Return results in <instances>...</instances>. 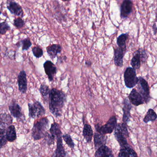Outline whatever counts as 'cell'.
<instances>
[{
  "label": "cell",
  "instance_id": "obj_1",
  "mask_svg": "<svg viewBox=\"0 0 157 157\" xmlns=\"http://www.w3.org/2000/svg\"><path fill=\"white\" fill-rule=\"evenodd\" d=\"M48 99L50 113L56 117L61 116L62 108L67 99L65 93L56 88H53L50 90Z\"/></svg>",
  "mask_w": 157,
  "mask_h": 157
},
{
  "label": "cell",
  "instance_id": "obj_2",
  "mask_svg": "<svg viewBox=\"0 0 157 157\" xmlns=\"http://www.w3.org/2000/svg\"><path fill=\"white\" fill-rule=\"evenodd\" d=\"M49 122L47 117H44L35 123L32 132L34 140H38L44 138L47 128L49 125Z\"/></svg>",
  "mask_w": 157,
  "mask_h": 157
},
{
  "label": "cell",
  "instance_id": "obj_3",
  "mask_svg": "<svg viewBox=\"0 0 157 157\" xmlns=\"http://www.w3.org/2000/svg\"><path fill=\"white\" fill-rule=\"evenodd\" d=\"M114 136L121 147L128 146L127 138L128 137V132L126 124H117L115 128Z\"/></svg>",
  "mask_w": 157,
  "mask_h": 157
},
{
  "label": "cell",
  "instance_id": "obj_4",
  "mask_svg": "<svg viewBox=\"0 0 157 157\" xmlns=\"http://www.w3.org/2000/svg\"><path fill=\"white\" fill-rule=\"evenodd\" d=\"M124 81L125 85L127 88H134L138 82V78L137 77L136 70L135 69L128 67L124 72Z\"/></svg>",
  "mask_w": 157,
  "mask_h": 157
},
{
  "label": "cell",
  "instance_id": "obj_5",
  "mask_svg": "<svg viewBox=\"0 0 157 157\" xmlns=\"http://www.w3.org/2000/svg\"><path fill=\"white\" fill-rule=\"evenodd\" d=\"M117 125V120L115 116H113L109 118L107 123L104 125L100 126L99 124L95 125L96 131L99 134L105 135L111 134L113 132Z\"/></svg>",
  "mask_w": 157,
  "mask_h": 157
},
{
  "label": "cell",
  "instance_id": "obj_6",
  "mask_svg": "<svg viewBox=\"0 0 157 157\" xmlns=\"http://www.w3.org/2000/svg\"><path fill=\"white\" fill-rule=\"evenodd\" d=\"M138 79V82L137 84V91L141 95L144 102L147 103L151 98L149 86L147 81L144 78L139 77Z\"/></svg>",
  "mask_w": 157,
  "mask_h": 157
},
{
  "label": "cell",
  "instance_id": "obj_7",
  "mask_svg": "<svg viewBox=\"0 0 157 157\" xmlns=\"http://www.w3.org/2000/svg\"><path fill=\"white\" fill-rule=\"evenodd\" d=\"M28 105L29 116L31 118H38L45 114V109L40 102L36 101L33 104L28 103Z\"/></svg>",
  "mask_w": 157,
  "mask_h": 157
},
{
  "label": "cell",
  "instance_id": "obj_8",
  "mask_svg": "<svg viewBox=\"0 0 157 157\" xmlns=\"http://www.w3.org/2000/svg\"><path fill=\"white\" fill-rule=\"evenodd\" d=\"M44 67L49 81H53L57 72L56 65L50 60H47L44 64Z\"/></svg>",
  "mask_w": 157,
  "mask_h": 157
},
{
  "label": "cell",
  "instance_id": "obj_9",
  "mask_svg": "<svg viewBox=\"0 0 157 157\" xmlns=\"http://www.w3.org/2000/svg\"><path fill=\"white\" fill-rule=\"evenodd\" d=\"M133 4L130 0H124L120 7V17L122 19L127 18L132 13Z\"/></svg>",
  "mask_w": 157,
  "mask_h": 157
},
{
  "label": "cell",
  "instance_id": "obj_10",
  "mask_svg": "<svg viewBox=\"0 0 157 157\" xmlns=\"http://www.w3.org/2000/svg\"><path fill=\"white\" fill-rule=\"evenodd\" d=\"M19 90L21 93L25 94L27 90V75L25 71H20L18 76Z\"/></svg>",
  "mask_w": 157,
  "mask_h": 157
},
{
  "label": "cell",
  "instance_id": "obj_11",
  "mask_svg": "<svg viewBox=\"0 0 157 157\" xmlns=\"http://www.w3.org/2000/svg\"><path fill=\"white\" fill-rule=\"evenodd\" d=\"M9 110L12 116L17 119H21L24 117L22 112V108L15 101H12L9 105Z\"/></svg>",
  "mask_w": 157,
  "mask_h": 157
},
{
  "label": "cell",
  "instance_id": "obj_12",
  "mask_svg": "<svg viewBox=\"0 0 157 157\" xmlns=\"http://www.w3.org/2000/svg\"><path fill=\"white\" fill-rule=\"evenodd\" d=\"M130 103L135 106H138L144 103L141 95L137 91L136 89H133L128 96Z\"/></svg>",
  "mask_w": 157,
  "mask_h": 157
},
{
  "label": "cell",
  "instance_id": "obj_13",
  "mask_svg": "<svg viewBox=\"0 0 157 157\" xmlns=\"http://www.w3.org/2000/svg\"><path fill=\"white\" fill-rule=\"evenodd\" d=\"M7 8L12 14L21 17L23 16V10L19 3L13 1L9 2Z\"/></svg>",
  "mask_w": 157,
  "mask_h": 157
},
{
  "label": "cell",
  "instance_id": "obj_14",
  "mask_svg": "<svg viewBox=\"0 0 157 157\" xmlns=\"http://www.w3.org/2000/svg\"><path fill=\"white\" fill-rule=\"evenodd\" d=\"M123 104H124L123 108V123L127 124L128 122L129 121V119H130V110L132 108V105L128 98H125L124 99Z\"/></svg>",
  "mask_w": 157,
  "mask_h": 157
},
{
  "label": "cell",
  "instance_id": "obj_15",
  "mask_svg": "<svg viewBox=\"0 0 157 157\" xmlns=\"http://www.w3.org/2000/svg\"><path fill=\"white\" fill-rule=\"evenodd\" d=\"M62 49L61 45L58 44L50 45L46 48L48 54L52 59H54L57 56L58 54L61 53Z\"/></svg>",
  "mask_w": 157,
  "mask_h": 157
},
{
  "label": "cell",
  "instance_id": "obj_16",
  "mask_svg": "<svg viewBox=\"0 0 157 157\" xmlns=\"http://www.w3.org/2000/svg\"><path fill=\"white\" fill-rule=\"evenodd\" d=\"M126 51L122 50L119 48H117L114 49V61L116 66L117 67H123V59L124 56Z\"/></svg>",
  "mask_w": 157,
  "mask_h": 157
},
{
  "label": "cell",
  "instance_id": "obj_17",
  "mask_svg": "<svg viewBox=\"0 0 157 157\" xmlns=\"http://www.w3.org/2000/svg\"><path fill=\"white\" fill-rule=\"evenodd\" d=\"M95 157H114L112 150L106 146H102L96 150Z\"/></svg>",
  "mask_w": 157,
  "mask_h": 157
},
{
  "label": "cell",
  "instance_id": "obj_18",
  "mask_svg": "<svg viewBox=\"0 0 157 157\" xmlns=\"http://www.w3.org/2000/svg\"><path fill=\"white\" fill-rule=\"evenodd\" d=\"M66 153L63 147L62 136L57 138V147L53 157H66Z\"/></svg>",
  "mask_w": 157,
  "mask_h": 157
},
{
  "label": "cell",
  "instance_id": "obj_19",
  "mask_svg": "<svg viewBox=\"0 0 157 157\" xmlns=\"http://www.w3.org/2000/svg\"><path fill=\"white\" fill-rule=\"evenodd\" d=\"M118 157H138L136 151L129 146L120 147Z\"/></svg>",
  "mask_w": 157,
  "mask_h": 157
},
{
  "label": "cell",
  "instance_id": "obj_20",
  "mask_svg": "<svg viewBox=\"0 0 157 157\" xmlns=\"http://www.w3.org/2000/svg\"><path fill=\"white\" fill-rule=\"evenodd\" d=\"M8 126L0 121V149L3 147L7 143L6 137V130Z\"/></svg>",
  "mask_w": 157,
  "mask_h": 157
},
{
  "label": "cell",
  "instance_id": "obj_21",
  "mask_svg": "<svg viewBox=\"0 0 157 157\" xmlns=\"http://www.w3.org/2000/svg\"><path fill=\"white\" fill-rule=\"evenodd\" d=\"M6 137L7 141L10 142H13L17 139L16 129L13 125H10L7 128Z\"/></svg>",
  "mask_w": 157,
  "mask_h": 157
},
{
  "label": "cell",
  "instance_id": "obj_22",
  "mask_svg": "<svg viewBox=\"0 0 157 157\" xmlns=\"http://www.w3.org/2000/svg\"><path fill=\"white\" fill-rule=\"evenodd\" d=\"M106 139L105 135L95 133L94 135V147L96 150L102 146H105Z\"/></svg>",
  "mask_w": 157,
  "mask_h": 157
},
{
  "label": "cell",
  "instance_id": "obj_23",
  "mask_svg": "<svg viewBox=\"0 0 157 157\" xmlns=\"http://www.w3.org/2000/svg\"><path fill=\"white\" fill-rule=\"evenodd\" d=\"M141 64V56L140 49L134 52L133 57L131 60V65L132 68L135 69H139Z\"/></svg>",
  "mask_w": 157,
  "mask_h": 157
},
{
  "label": "cell",
  "instance_id": "obj_24",
  "mask_svg": "<svg viewBox=\"0 0 157 157\" xmlns=\"http://www.w3.org/2000/svg\"><path fill=\"white\" fill-rule=\"evenodd\" d=\"M82 134H83L84 138L88 143L91 142L93 136V132L91 126L90 124H85L84 125Z\"/></svg>",
  "mask_w": 157,
  "mask_h": 157
},
{
  "label": "cell",
  "instance_id": "obj_25",
  "mask_svg": "<svg viewBox=\"0 0 157 157\" xmlns=\"http://www.w3.org/2000/svg\"><path fill=\"white\" fill-rule=\"evenodd\" d=\"M128 37V33H123L120 35L117 38V43L118 48L126 52V42Z\"/></svg>",
  "mask_w": 157,
  "mask_h": 157
},
{
  "label": "cell",
  "instance_id": "obj_26",
  "mask_svg": "<svg viewBox=\"0 0 157 157\" xmlns=\"http://www.w3.org/2000/svg\"><path fill=\"white\" fill-rule=\"evenodd\" d=\"M51 135L56 138L62 136V132L60 129V126L58 123L54 122L51 125L50 129Z\"/></svg>",
  "mask_w": 157,
  "mask_h": 157
},
{
  "label": "cell",
  "instance_id": "obj_27",
  "mask_svg": "<svg viewBox=\"0 0 157 157\" xmlns=\"http://www.w3.org/2000/svg\"><path fill=\"white\" fill-rule=\"evenodd\" d=\"M16 45L19 48L22 46V50L24 51V50H28L32 46V43L30 38H26L20 42H18L16 44Z\"/></svg>",
  "mask_w": 157,
  "mask_h": 157
},
{
  "label": "cell",
  "instance_id": "obj_28",
  "mask_svg": "<svg viewBox=\"0 0 157 157\" xmlns=\"http://www.w3.org/2000/svg\"><path fill=\"white\" fill-rule=\"evenodd\" d=\"M157 114L154 110L152 109H149L147 112V114L143 119V121L145 123H147L150 121H155L157 119Z\"/></svg>",
  "mask_w": 157,
  "mask_h": 157
},
{
  "label": "cell",
  "instance_id": "obj_29",
  "mask_svg": "<svg viewBox=\"0 0 157 157\" xmlns=\"http://www.w3.org/2000/svg\"><path fill=\"white\" fill-rule=\"evenodd\" d=\"M0 121L6 124L8 126L12 125L13 119L11 116L6 113L0 114Z\"/></svg>",
  "mask_w": 157,
  "mask_h": 157
},
{
  "label": "cell",
  "instance_id": "obj_30",
  "mask_svg": "<svg viewBox=\"0 0 157 157\" xmlns=\"http://www.w3.org/2000/svg\"><path fill=\"white\" fill-rule=\"evenodd\" d=\"M50 91L49 87L45 84H41L39 88V91L44 99H46L49 95Z\"/></svg>",
  "mask_w": 157,
  "mask_h": 157
},
{
  "label": "cell",
  "instance_id": "obj_31",
  "mask_svg": "<svg viewBox=\"0 0 157 157\" xmlns=\"http://www.w3.org/2000/svg\"><path fill=\"white\" fill-rule=\"evenodd\" d=\"M32 52L34 56L37 58H40L41 57L43 56L44 52L42 48L37 46H35L32 48Z\"/></svg>",
  "mask_w": 157,
  "mask_h": 157
},
{
  "label": "cell",
  "instance_id": "obj_32",
  "mask_svg": "<svg viewBox=\"0 0 157 157\" xmlns=\"http://www.w3.org/2000/svg\"><path fill=\"white\" fill-rule=\"evenodd\" d=\"M62 137L69 147L71 149L74 148V147H75V143L73 142V140L69 134H67L64 135L62 136Z\"/></svg>",
  "mask_w": 157,
  "mask_h": 157
},
{
  "label": "cell",
  "instance_id": "obj_33",
  "mask_svg": "<svg viewBox=\"0 0 157 157\" xmlns=\"http://www.w3.org/2000/svg\"><path fill=\"white\" fill-rule=\"evenodd\" d=\"M10 29V26L7 22L3 21L0 23V34L5 35Z\"/></svg>",
  "mask_w": 157,
  "mask_h": 157
},
{
  "label": "cell",
  "instance_id": "obj_34",
  "mask_svg": "<svg viewBox=\"0 0 157 157\" xmlns=\"http://www.w3.org/2000/svg\"><path fill=\"white\" fill-rule=\"evenodd\" d=\"M45 140L47 144L48 145V146H50V145H53L55 143V139L56 138L52 136L51 134H49L48 132H46L45 133L44 137Z\"/></svg>",
  "mask_w": 157,
  "mask_h": 157
},
{
  "label": "cell",
  "instance_id": "obj_35",
  "mask_svg": "<svg viewBox=\"0 0 157 157\" xmlns=\"http://www.w3.org/2000/svg\"><path fill=\"white\" fill-rule=\"evenodd\" d=\"M25 24L24 21L21 17H18L13 20V25L18 29H21Z\"/></svg>",
  "mask_w": 157,
  "mask_h": 157
},
{
  "label": "cell",
  "instance_id": "obj_36",
  "mask_svg": "<svg viewBox=\"0 0 157 157\" xmlns=\"http://www.w3.org/2000/svg\"><path fill=\"white\" fill-rule=\"evenodd\" d=\"M152 29H153V32H154V34L156 35L157 33V26H156V23H154L152 26Z\"/></svg>",
  "mask_w": 157,
  "mask_h": 157
},
{
  "label": "cell",
  "instance_id": "obj_37",
  "mask_svg": "<svg viewBox=\"0 0 157 157\" xmlns=\"http://www.w3.org/2000/svg\"><path fill=\"white\" fill-rule=\"evenodd\" d=\"M85 65H86L87 67H90L92 65L91 62L90 61H86V62H85Z\"/></svg>",
  "mask_w": 157,
  "mask_h": 157
},
{
  "label": "cell",
  "instance_id": "obj_38",
  "mask_svg": "<svg viewBox=\"0 0 157 157\" xmlns=\"http://www.w3.org/2000/svg\"><path fill=\"white\" fill-rule=\"evenodd\" d=\"M27 157V156H25V157Z\"/></svg>",
  "mask_w": 157,
  "mask_h": 157
},
{
  "label": "cell",
  "instance_id": "obj_39",
  "mask_svg": "<svg viewBox=\"0 0 157 157\" xmlns=\"http://www.w3.org/2000/svg\"><path fill=\"white\" fill-rule=\"evenodd\" d=\"M0 79H1V76H0Z\"/></svg>",
  "mask_w": 157,
  "mask_h": 157
}]
</instances>
